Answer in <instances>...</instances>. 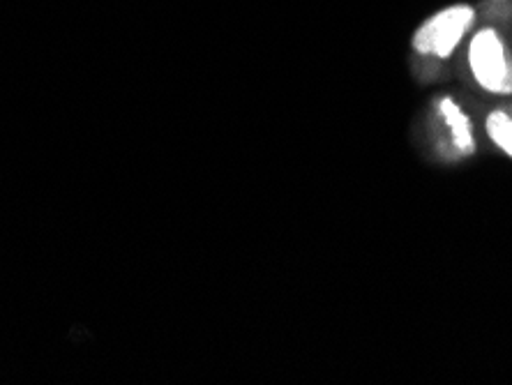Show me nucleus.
<instances>
[{
	"label": "nucleus",
	"instance_id": "obj_4",
	"mask_svg": "<svg viewBox=\"0 0 512 385\" xmlns=\"http://www.w3.org/2000/svg\"><path fill=\"white\" fill-rule=\"evenodd\" d=\"M487 137L494 141V146H499L512 160V118L503 111H492L485 120Z\"/></svg>",
	"mask_w": 512,
	"mask_h": 385
},
{
	"label": "nucleus",
	"instance_id": "obj_2",
	"mask_svg": "<svg viewBox=\"0 0 512 385\" xmlns=\"http://www.w3.org/2000/svg\"><path fill=\"white\" fill-rule=\"evenodd\" d=\"M469 65L473 79L487 93L512 95V56L494 28H483L473 35Z\"/></svg>",
	"mask_w": 512,
	"mask_h": 385
},
{
	"label": "nucleus",
	"instance_id": "obj_1",
	"mask_svg": "<svg viewBox=\"0 0 512 385\" xmlns=\"http://www.w3.org/2000/svg\"><path fill=\"white\" fill-rule=\"evenodd\" d=\"M476 21V10L466 3L448 5L423 21L411 37V47L420 56L446 60L455 54L459 42Z\"/></svg>",
	"mask_w": 512,
	"mask_h": 385
},
{
	"label": "nucleus",
	"instance_id": "obj_3",
	"mask_svg": "<svg viewBox=\"0 0 512 385\" xmlns=\"http://www.w3.org/2000/svg\"><path fill=\"white\" fill-rule=\"evenodd\" d=\"M439 111L443 120H446L450 134H453V143L455 148L462 155H473L476 153V141H473V132H471V120L466 113L459 109V104H455L450 97L441 100Z\"/></svg>",
	"mask_w": 512,
	"mask_h": 385
}]
</instances>
